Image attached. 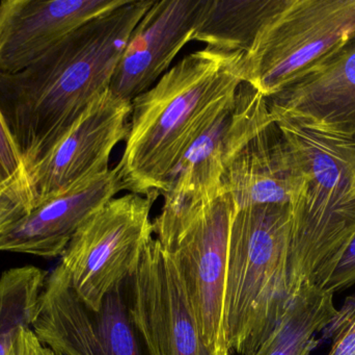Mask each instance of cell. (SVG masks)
Segmentation results:
<instances>
[{
	"mask_svg": "<svg viewBox=\"0 0 355 355\" xmlns=\"http://www.w3.org/2000/svg\"><path fill=\"white\" fill-rule=\"evenodd\" d=\"M235 206L223 194L184 218L157 216L153 235L176 268L205 343L232 355L225 329L230 227Z\"/></svg>",
	"mask_w": 355,
	"mask_h": 355,
	"instance_id": "obj_6",
	"label": "cell"
},
{
	"mask_svg": "<svg viewBox=\"0 0 355 355\" xmlns=\"http://www.w3.org/2000/svg\"><path fill=\"white\" fill-rule=\"evenodd\" d=\"M125 292L147 355H225L205 343L176 268L157 240L144 250Z\"/></svg>",
	"mask_w": 355,
	"mask_h": 355,
	"instance_id": "obj_9",
	"label": "cell"
},
{
	"mask_svg": "<svg viewBox=\"0 0 355 355\" xmlns=\"http://www.w3.org/2000/svg\"><path fill=\"white\" fill-rule=\"evenodd\" d=\"M121 191L116 169H110L50 196L0 236V252L62 256L83 222Z\"/></svg>",
	"mask_w": 355,
	"mask_h": 355,
	"instance_id": "obj_15",
	"label": "cell"
},
{
	"mask_svg": "<svg viewBox=\"0 0 355 355\" xmlns=\"http://www.w3.org/2000/svg\"><path fill=\"white\" fill-rule=\"evenodd\" d=\"M269 108L300 177L290 204L292 302L304 290L327 288L354 238L355 131Z\"/></svg>",
	"mask_w": 355,
	"mask_h": 355,
	"instance_id": "obj_3",
	"label": "cell"
},
{
	"mask_svg": "<svg viewBox=\"0 0 355 355\" xmlns=\"http://www.w3.org/2000/svg\"><path fill=\"white\" fill-rule=\"evenodd\" d=\"M48 273L35 266L0 276V355H8L22 329H33Z\"/></svg>",
	"mask_w": 355,
	"mask_h": 355,
	"instance_id": "obj_19",
	"label": "cell"
},
{
	"mask_svg": "<svg viewBox=\"0 0 355 355\" xmlns=\"http://www.w3.org/2000/svg\"><path fill=\"white\" fill-rule=\"evenodd\" d=\"M128 0H2L0 72L17 73L85 23Z\"/></svg>",
	"mask_w": 355,
	"mask_h": 355,
	"instance_id": "obj_13",
	"label": "cell"
},
{
	"mask_svg": "<svg viewBox=\"0 0 355 355\" xmlns=\"http://www.w3.org/2000/svg\"><path fill=\"white\" fill-rule=\"evenodd\" d=\"M324 338L333 340L327 355H355V296L338 310L324 329Z\"/></svg>",
	"mask_w": 355,
	"mask_h": 355,
	"instance_id": "obj_21",
	"label": "cell"
},
{
	"mask_svg": "<svg viewBox=\"0 0 355 355\" xmlns=\"http://www.w3.org/2000/svg\"><path fill=\"white\" fill-rule=\"evenodd\" d=\"M267 100L270 106L355 131V39L312 74Z\"/></svg>",
	"mask_w": 355,
	"mask_h": 355,
	"instance_id": "obj_16",
	"label": "cell"
},
{
	"mask_svg": "<svg viewBox=\"0 0 355 355\" xmlns=\"http://www.w3.org/2000/svg\"><path fill=\"white\" fill-rule=\"evenodd\" d=\"M300 183L295 160L266 98L227 160L221 194L231 197L236 210L262 204L290 206Z\"/></svg>",
	"mask_w": 355,
	"mask_h": 355,
	"instance_id": "obj_11",
	"label": "cell"
},
{
	"mask_svg": "<svg viewBox=\"0 0 355 355\" xmlns=\"http://www.w3.org/2000/svg\"><path fill=\"white\" fill-rule=\"evenodd\" d=\"M154 201L133 193L112 198L77 229L60 256L58 266L94 311L137 270L153 239L150 214Z\"/></svg>",
	"mask_w": 355,
	"mask_h": 355,
	"instance_id": "obj_7",
	"label": "cell"
},
{
	"mask_svg": "<svg viewBox=\"0 0 355 355\" xmlns=\"http://www.w3.org/2000/svg\"><path fill=\"white\" fill-rule=\"evenodd\" d=\"M8 355H58L42 343L33 329H22L19 333Z\"/></svg>",
	"mask_w": 355,
	"mask_h": 355,
	"instance_id": "obj_24",
	"label": "cell"
},
{
	"mask_svg": "<svg viewBox=\"0 0 355 355\" xmlns=\"http://www.w3.org/2000/svg\"><path fill=\"white\" fill-rule=\"evenodd\" d=\"M266 98L242 83L235 97L213 124L194 142L171 176L162 208L187 214L214 201L221 194L227 160L252 115Z\"/></svg>",
	"mask_w": 355,
	"mask_h": 355,
	"instance_id": "obj_12",
	"label": "cell"
},
{
	"mask_svg": "<svg viewBox=\"0 0 355 355\" xmlns=\"http://www.w3.org/2000/svg\"><path fill=\"white\" fill-rule=\"evenodd\" d=\"M202 0H154L133 29L110 89L132 101L168 71L182 48L192 41Z\"/></svg>",
	"mask_w": 355,
	"mask_h": 355,
	"instance_id": "obj_14",
	"label": "cell"
},
{
	"mask_svg": "<svg viewBox=\"0 0 355 355\" xmlns=\"http://www.w3.org/2000/svg\"><path fill=\"white\" fill-rule=\"evenodd\" d=\"M31 329L58 355H147L131 318L125 283L94 311L78 297L60 266L48 273Z\"/></svg>",
	"mask_w": 355,
	"mask_h": 355,
	"instance_id": "obj_8",
	"label": "cell"
},
{
	"mask_svg": "<svg viewBox=\"0 0 355 355\" xmlns=\"http://www.w3.org/2000/svg\"><path fill=\"white\" fill-rule=\"evenodd\" d=\"M241 52L206 47L184 56L132 100L122 158V191L156 200L194 142L213 124L244 83Z\"/></svg>",
	"mask_w": 355,
	"mask_h": 355,
	"instance_id": "obj_2",
	"label": "cell"
},
{
	"mask_svg": "<svg viewBox=\"0 0 355 355\" xmlns=\"http://www.w3.org/2000/svg\"><path fill=\"white\" fill-rule=\"evenodd\" d=\"M22 167L20 154L0 113V183L12 177Z\"/></svg>",
	"mask_w": 355,
	"mask_h": 355,
	"instance_id": "obj_22",
	"label": "cell"
},
{
	"mask_svg": "<svg viewBox=\"0 0 355 355\" xmlns=\"http://www.w3.org/2000/svg\"><path fill=\"white\" fill-rule=\"evenodd\" d=\"M355 285V236L324 290L335 294Z\"/></svg>",
	"mask_w": 355,
	"mask_h": 355,
	"instance_id": "obj_23",
	"label": "cell"
},
{
	"mask_svg": "<svg viewBox=\"0 0 355 355\" xmlns=\"http://www.w3.org/2000/svg\"><path fill=\"white\" fill-rule=\"evenodd\" d=\"M154 0H128L81 25L17 73L0 72V113L25 170L110 89L127 42Z\"/></svg>",
	"mask_w": 355,
	"mask_h": 355,
	"instance_id": "obj_1",
	"label": "cell"
},
{
	"mask_svg": "<svg viewBox=\"0 0 355 355\" xmlns=\"http://www.w3.org/2000/svg\"><path fill=\"white\" fill-rule=\"evenodd\" d=\"M334 295L327 290L300 292L275 331L250 355H310L319 344L317 333L337 314Z\"/></svg>",
	"mask_w": 355,
	"mask_h": 355,
	"instance_id": "obj_18",
	"label": "cell"
},
{
	"mask_svg": "<svg viewBox=\"0 0 355 355\" xmlns=\"http://www.w3.org/2000/svg\"><path fill=\"white\" fill-rule=\"evenodd\" d=\"M355 39V0H285L243 56L244 83L271 98Z\"/></svg>",
	"mask_w": 355,
	"mask_h": 355,
	"instance_id": "obj_5",
	"label": "cell"
},
{
	"mask_svg": "<svg viewBox=\"0 0 355 355\" xmlns=\"http://www.w3.org/2000/svg\"><path fill=\"white\" fill-rule=\"evenodd\" d=\"M33 208L28 179L24 167L0 183V236Z\"/></svg>",
	"mask_w": 355,
	"mask_h": 355,
	"instance_id": "obj_20",
	"label": "cell"
},
{
	"mask_svg": "<svg viewBox=\"0 0 355 355\" xmlns=\"http://www.w3.org/2000/svg\"><path fill=\"white\" fill-rule=\"evenodd\" d=\"M290 233V206L234 210L225 292V337L232 354L256 352L291 304Z\"/></svg>",
	"mask_w": 355,
	"mask_h": 355,
	"instance_id": "obj_4",
	"label": "cell"
},
{
	"mask_svg": "<svg viewBox=\"0 0 355 355\" xmlns=\"http://www.w3.org/2000/svg\"><path fill=\"white\" fill-rule=\"evenodd\" d=\"M285 0H202L192 41L245 54L263 25Z\"/></svg>",
	"mask_w": 355,
	"mask_h": 355,
	"instance_id": "obj_17",
	"label": "cell"
},
{
	"mask_svg": "<svg viewBox=\"0 0 355 355\" xmlns=\"http://www.w3.org/2000/svg\"><path fill=\"white\" fill-rule=\"evenodd\" d=\"M131 113L132 101L118 97L110 89L96 98L64 138L26 171L33 208L50 196L110 170L112 150L128 135Z\"/></svg>",
	"mask_w": 355,
	"mask_h": 355,
	"instance_id": "obj_10",
	"label": "cell"
}]
</instances>
